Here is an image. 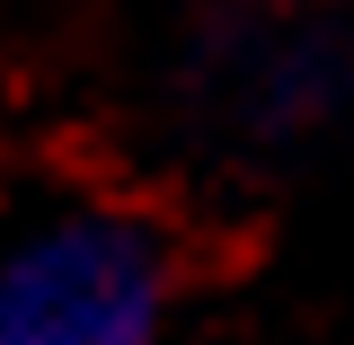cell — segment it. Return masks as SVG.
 <instances>
[{
	"mask_svg": "<svg viewBox=\"0 0 354 345\" xmlns=\"http://www.w3.org/2000/svg\"><path fill=\"white\" fill-rule=\"evenodd\" d=\"M204 283V239L124 177L0 186V345H177Z\"/></svg>",
	"mask_w": 354,
	"mask_h": 345,
	"instance_id": "6da1fadb",
	"label": "cell"
}]
</instances>
